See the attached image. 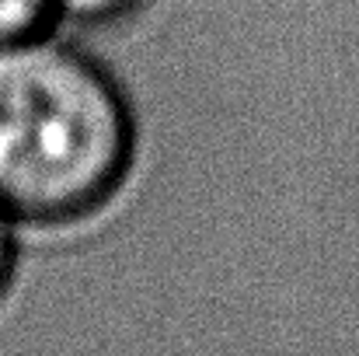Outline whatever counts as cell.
<instances>
[{"mask_svg":"<svg viewBox=\"0 0 359 356\" xmlns=\"http://www.w3.org/2000/svg\"><path fill=\"white\" fill-rule=\"evenodd\" d=\"M136 122L119 81L49 32L0 46V210L14 224H74L122 189Z\"/></svg>","mask_w":359,"mask_h":356,"instance_id":"obj_1","label":"cell"},{"mask_svg":"<svg viewBox=\"0 0 359 356\" xmlns=\"http://www.w3.org/2000/svg\"><path fill=\"white\" fill-rule=\"evenodd\" d=\"M56 21L53 0H0V46L49 32Z\"/></svg>","mask_w":359,"mask_h":356,"instance_id":"obj_2","label":"cell"},{"mask_svg":"<svg viewBox=\"0 0 359 356\" xmlns=\"http://www.w3.org/2000/svg\"><path fill=\"white\" fill-rule=\"evenodd\" d=\"M53 7H56V18H70L88 28H105L143 11L147 0H53Z\"/></svg>","mask_w":359,"mask_h":356,"instance_id":"obj_3","label":"cell"},{"mask_svg":"<svg viewBox=\"0 0 359 356\" xmlns=\"http://www.w3.org/2000/svg\"><path fill=\"white\" fill-rule=\"evenodd\" d=\"M14 262H18V244H14V217L0 210V301L14 279Z\"/></svg>","mask_w":359,"mask_h":356,"instance_id":"obj_4","label":"cell"}]
</instances>
